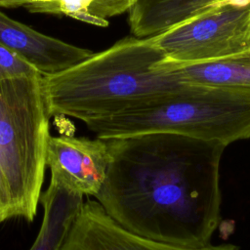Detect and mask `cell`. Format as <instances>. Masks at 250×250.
I'll use <instances>...</instances> for the list:
<instances>
[{"label":"cell","mask_w":250,"mask_h":250,"mask_svg":"<svg viewBox=\"0 0 250 250\" xmlns=\"http://www.w3.org/2000/svg\"><path fill=\"white\" fill-rule=\"evenodd\" d=\"M104 140L108 163L94 197L111 219L161 242L211 244L221 220L220 164L227 146L173 133Z\"/></svg>","instance_id":"6da1fadb"},{"label":"cell","mask_w":250,"mask_h":250,"mask_svg":"<svg viewBox=\"0 0 250 250\" xmlns=\"http://www.w3.org/2000/svg\"><path fill=\"white\" fill-rule=\"evenodd\" d=\"M163 61L151 37H126L92 53L60 73L42 76L49 114L88 124L186 88L188 84L163 66Z\"/></svg>","instance_id":"7a4b0ae2"},{"label":"cell","mask_w":250,"mask_h":250,"mask_svg":"<svg viewBox=\"0 0 250 250\" xmlns=\"http://www.w3.org/2000/svg\"><path fill=\"white\" fill-rule=\"evenodd\" d=\"M50 117L39 73L0 81V224L37 214Z\"/></svg>","instance_id":"3957f363"},{"label":"cell","mask_w":250,"mask_h":250,"mask_svg":"<svg viewBox=\"0 0 250 250\" xmlns=\"http://www.w3.org/2000/svg\"><path fill=\"white\" fill-rule=\"evenodd\" d=\"M86 126L101 139L173 133L228 146L250 139V92L188 84L179 92Z\"/></svg>","instance_id":"277c9868"},{"label":"cell","mask_w":250,"mask_h":250,"mask_svg":"<svg viewBox=\"0 0 250 250\" xmlns=\"http://www.w3.org/2000/svg\"><path fill=\"white\" fill-rule=\"evenodd\" d=\"M166 62L193 63L250 50V4L223 3L151 36Z\"/></svg>","instance_id":"5b68a950"},{"label":"cell","mask_w":250,"mask_h":250,"mask_svg":"<svg viewBox=\"0 0 250 250\" xmlns=\"http://www.w3.org/2000/svg\"><path fill=\"white\" fill-rule=\"evenodd\" d=\"M108 148L104 139L50 136L46 166L51 181L74 192L95 196L106 173Z\"/></svg>","instance_id":"8992f818"},{"label":"cell","mask_w":250,"mask_h":250,"mask_svg":"<svg viewBox=\"0 0 250 250\" xmlns=\"http://www.w3.org/2000/svg\"><path fill=\"white\" fill-rule=\"evenodd\" d=\"M62 250H240L231 243L192 248L138 235L111 219L97 200L83 202Z\"/></svg>","instance_id":"52a82bcc"},{"label":"cell","mask_w":250,"mask_h":250,"mask_svg":"<svg viewBox=\"0 0 250 250\" xmlns=\"http://www.w3.org/2000/svg\"><path fill=\"white\" fill-rule=\"evenodd\" d=\"M0 43L31 65L41 76L60 73L93 52L43 34L0 11Z\"/></svg>","instance_id":"ba28073f"},{"label":"cell","mask_w":250,"mask_h":250,"mask_svg":"<svg viewBox=\"0 0 250 250\" xmlns=\"http://www.w3.org/2000/svg\"><path fill=\"white\" fill-rule=\"evenodd\" d=\"M224 0H136L129 11L130 30L135 37L160 34Z\"/></svg>","instance_id":"9c48e42d"},{"label":"cell","mask_w":250,"mask_h":250,"mask_svg":"<svg viewBox=\"0 0 250 250\" xmlns=\"http://www.w3.org/2000/svg\"><path fill=\"white\" fill-rule=\"evenodd\" d=\"M83 202L82 194L50 181L48 188L40 195L43 220L29 250H62Z\"/></svg>","instance_id":"30bf717a"},{"label":"cell","mask_w":250,"mask_h":250,"mask_svg":"<svg viewBox=\"0 0 250 250\" xmlns=\"http://www.w3.org/2000/svg\"><path fill=\"white\" fill-rule=\"evenodd\" d=\"M187 84L250 92V50L221 59L184 64L163 62Z\"/></svg>","instance_id":"8fae6325"},{"label":"cell","mask_w":250,"mask_h":250,"mask_svg":"<svg viewBox=\"0 0 250 250\" xmlns=\"http://www.w3.org/2000/svg\"><path fill=\"white\" fill-rule=\"evenodd\" d=\"M136 0H11L6 8L22 7L31 13L66 16L97 26L128 11Z\"/></svg>","instance_id":"7c38bea8"},{"label":"cell","mask_w":250,"mask_h":250,"mask_svg":"<svg viewBox=\"0 0 250 250\" xmlns=\"http://www.w3.org/2000/svg\"><path fill=\"white\" fill-rule=\"evenodd\" d=\"M32 73L38 72L12 50L0 43V81Z\"/></svg>","instance_id":"4fadbf2b"},{"label":"cell","mask_w":250,"mask_h":250,"mask_svg":"<svg viewBox=\"0 0 250 250\" xmlns=\"http://www.w3.org/2000/svg\"><path fill=\"white\" fill-rule=\"evenodd\" d=\"M10 1H11V0H0V7L6 8L7 5H8V3H9Z\"/></svg>","instance_id":"5bb4252c"}]
</instances>
